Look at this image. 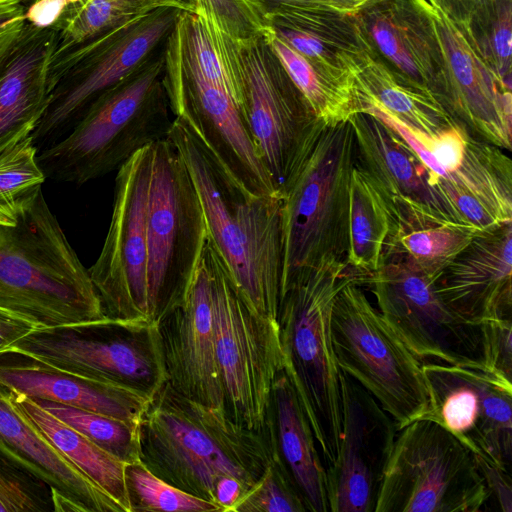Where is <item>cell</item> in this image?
Instances as JSON below:
<instances>
[{"instance_id":"6da1fadb","label":"cell","mask_w":512,"mask_h":512,"mask_svg":"<svg viewBox=\"0 0 512 512\" xmlns=\"http://www.w3.org/2000/svg\"><path fill=\"white\" fill-rule=\"evenodd\" d=\"M138 442L140 461L152 473L215 505L220 478L235 477L249 491L278 455L275 431L241 426L225 411L183 396L168 382L143 412Z\"/></svg>"},{"instance_id":"7a4b0ae2","label":"cell","mask_w":512,"mask_h":512,"mask_svg":"<svg viewBox=\"0 0 512 512\" xmlns=\"http://www.w3.org/2000/svg\"><path fill=\"white\" fill-rule=\"evenodd\" d=\"M197 190L208 238L232 284L256 314L277 320L282 280L283 199L251 196L180 116L168 134Z\"/></svg>"},{"instance_id":"3957f363","label":"cell","mask_w":512,"mask_h":512,"mask_svg":"<svg viewBox=\"0 0 512 512\" xmlns=\"http://www.w3.org/2000/svg\"><path fill=\"white\" fill-rule=\"evenodd\" d=\"M0 308L37 329L107 318L88 269L43 193L13 225H0Z\"/></svg>"},{"instance_id":"277c9868","label":"cell","mask_w":512,"mask_h":512,"mask_svg":"<svg viewBox=\"0 0 512 512\" xmlns=\"http://www.w3.org/2000/svg\"><path fill=\"white\" fill-rule=\"evenodd\" d=\"M355 163L351 122L318 120L281 195V292L324 263L346 261L349 187Z\"/></svg>"},{"instance_id":"5b68a950","label":"cell","mask_w":512,"mask_h":512,"mask_svg":"<svg viewBox=\"0 0 512 512\" xmlns=\"http://www.w3.org/2000/svg\"><path fill=\"white\" fill-rule=\"evenodd\" d=\"M163 73L164 51L104 91L65 138L37 153L46 179L83 185L167 138L173 120Z\"/></svg>"},{"instance_id":"8992f818","label":"cell","mask_w":512,"mask_h":512,"mask_svg":"<svg viewBox=\"0 0 512 512\" xmlns=\"http://www.w3.org/2000/svg\"><path fill=\"white\" fill-rule=\"evenodd\" d=\"M354 276L346 261L322 264L285 287L277 322L284 370L306 412L325 469L338 457L342 396L331 337V313L340 289Z\"/></svg>"},{"instance_id":"52a82bcc","label":"cell","mask_w":512,"mask_h":512,"mask_svg":"<svg viewBox=\"0 0 512 512\" xmlns=\"http://www.w3.org/2000/svg\"><path fill=\"white\" fill-rule=\"evenodd\" d=\"M181 10L155 9L54 59L53 91L31 132L37 153L65 138L104 91L148 61L169 36Z\"/></svg>"},{"instance_id":"ba28073f","label":"cell","mask_w":512,"mask_h":512,"mask_svg":"<svg viewBox=\"0 0 512 512\" xmlns=\"http://www.w3.org/2000/svg\"><path fill=\"white\" fill-rule=\"evenodd\" d=\"M331 337L340 370L358 382L393 419L397 431L429 408L423 362L372 306L354 279L338 292Z\"/></svg>"},{"instance_id":"9c48e42d","label":"cell","mask_w":512,"mask_h":512,"mask_svg":"<svg viewBox=\"0 0 512 512\" xmlns=\"http://www.w3.org/2000/svg\"><path fill=\"white\" fill-rule=\"evenodd\" d=\"M209 250L215 348L226 413L246 428L274 432L272 389L284 369L278 322L246 305L210 240Z\"/></svg>"},{"instance_id":"30bf717a","label":"cell","mask_w":512,"mask_h":512,"mask_svg":"<svg viewBox=\"0 0 512 512\" xmlns=\"http://www.w3.org/2000/svg\"><path fill=\"white\" fill-rule=\"evenodd\" d=\"M6 352L150 398L168 381L156 321L107 317L88 325L35 329Z\"/></svg>"},{"instance_id":"8fae6325","label":"cell","mask_w":512,"mask_h":512,"mask_svg":"<svg viewBox=\"0 0 512 512\" xmlns=\"http://www.w3.org/2000/svg\"><path fill=\"white\" fill-rule=\"evenodd\" d=\"M396 436L374 512H478L490 497L476 455L421 418Z\"/></svg>"},{"instance_id":"7c38bea8","label":"cell","mask_w":512,"mask_h":512,"mask_svg":"<svg viewBox=\"0 0 512 512\" xmlns=\"http://www.w3.org/2000/svg\"><path fill=\"white\" fill-rule=\"evenodd\" d=\"M146 233L149 307L156 321L183 299L208 236L197 190L168 137L152 145Z\"/></svg>"},{"instance_id":"4fadbf2b","label":"cell","mask_w":512,"mask_h":512,"mask_svg":"<svg viewBox=\"0 0 512 512\" xmlns=\"http://www.w3.org/2000/svg\"><path fill=\"white\" fill-rule=\"evenodd\" d=\"M435 281L398 259H382L376 271L354 279L369 288L385 321L422 362L488 371L482 322L452 311Z\"/></svg>"},{"instance_id":"5bb4252c","label":"cell","mask_w":512,"mask_h":512,"mask_svg":"<svg viewBox=\"0 0 512 512\" xmlns=\"http://www.w3.org/2000/svg\"><path fill=\"white\" fill-rule=\"evenodd\" d=\"M239 108L276 193L282 191L319 120L271 50L263 31L237 40Z\"/></svg>"},{"instance_id":"9a60e30c","label":"cell","mask_w":512,"mask_h":512,"mask_svg":"<svg viewBox=\"0 0 512 512\" xmlns=\"http://www.w3.org/2000/svg\"><path fill=\"white\" fill-rule=\"evenodd\" d=\"M152 145L117 170L109 229L97 260L88 269L104 314L112 319L153 321L146 233Z\"/></svg>"},{"instance_id":"2e32d148","label":"cell","mask_w":512,"mask_h":512,"mask_svg":"<svg viewBox=\"0 0 512 512\" xmlns=\"http://www.w3.org/2000/svg\"><path fill=\"white\" fill-rule=\"evenodd\" d=\"M427 18L444 69L441 105L470 138L511 150V86L471 44L459 23L433 0H410Z\"/></svg>"},{"instance_id":"e0dca14e","label":"cell","mask_w":512,"mask_h":512,"mask_svg":"<svg viewBox=\"0 0 512 512\" xmlns=\"http://www.w3.org/2000/svg\"><path fill=\"white\" fill-rule=\"evenodd\" d=\"M423 372L429 408L422 418L437 422L475 455L509 471L512 382L486 370L438 362H423Z\"/></svg>"},{"instance_id":"ac0fdd59","label":"cell","mask_w":512,"mask_h":512,"mask_svg":"<svg viewBox=\"0 0 512 512\" xmlns=\"http://www.w3.org/2000/svg\"><path fill=\"white\" fill-rule=\"evenodd\" d=\"M162 83L174 115L190 125L246 193L277 195L230 93L165 58Z\"/></svg>"},{"instance_id":"d6986e66","label":"cell","mask_w":512,"mask_h":512,"mask_svg":"<svg viewBox=\"0 0 512 512\" xmlns=\"http://www.w3.org/2000/svg\"><path fill=\"white\" fill-rule=\"evenodd\" d=\"M338 457L326 468L330 512H374L396 438L395 422L374 397L341 371Z\"/></svg>"},{"instance_id":"ffe728a7","label":"cell","mask_w":512,"mask_h":512,"mask_svg":"<svg viewBox=\"0 0 512 512\" xmlns=\"http://www.w3.org/2000/svg\"><path fill=\"white\" fill-rule=\"evenodd\" d=\"M156 322L167 382L183 396L226 412L215 348L208 236L183 299Z\"/></svg>"},{"instance_id":"44dd1931","label":"cell","mask_w":512,"mask_h":512,"mask_svg":"<svg viewBox=\"0 0 512 512\" xmlns=\"http://www.w3.org/2000/svg\"><path fill=\"white\" fill-rule=\"evenodd\" d=\"M349 121L357 163L382 194L392 222L429 217L467 223L432 186L427 168L396 132L367 112H359Z\"/></svg>"},{"instance_id":"7402d4cb","label":"cell","mask_w":512,"mask_h":512,"mask_svg":"<svg viewBox=\"0 0 512 512\" xmlns=\"http://www.w3.org/2000/svg\"><path fill=\"white\" fill-rule=\"evenodd\" d=\"M512 222L478 233L435 281L445 304L463 319H512Z\"/></svg>"},{"instance_id":"603a6c76","label":"cell","mask_w":512,"mask_h":512,"mask_svg":"<svg viewBox=\"0 0 512 512\" xmlns=\"http://www.w3.org/2000/svg\"><path fill=\"white\" fill-rule=\"evenodd\" d=\"M0 462L48 485L78 512H125L109 494L66 458L0 384Z\"/></svg>"},{"instance_id":"cb8c5ba5","label":"cell","mask_w":512,"mask_h":512,"mask_svg":"<svg viewBox=\"0 0 512 512\" xmlns=\"http://www.w3.org/2000/svg\"><path fill=\"white\" fill-rule=\"evenodd\" d=\"M357 15L374 54L399 80L440 103L443 62L421 10L410 0H374Z\"/></svg>"},{"instance_id":"d4e9b609","label":"cell","mask_w":512,"mask_h":512,"mask_svg":"<svg viewBox=\"0 0 512 512\" xmlns=\"http://www.w3.org/2000/svg\"><path fill=\"white\" fill-rule=\"evenodd\" d=\"M0 384L34 400L107 415L138 426L150 397L127 388L74 376L19 354H0Z\"/></svg>"},{"instance_id":"484cf974","label":"cell","mask_w":512,"mask_h":512,"mask_svg":"<svg viewBox=\"0 0 512 512\" xmlns=\"http://www.w3.org/2000/svg\"><path fill=\"white\" fill-rule=\"evenodd\" d=\"M57 36L29 24L0 73V154L30 135L48 106Z\"/></svg>"},{"instance_id":"4316f807","label":"cell","mask_w":512,"mask_h":512,"mask_svg":"<svg viewBox=\"0 0 512 512\" xmlns=\"http://www.w3.org/2000/svg\"><path fill=\"white\" fill-rule=\"evenodd\" d=\"M435 187L481 231L512 222V162L497 146L468 136L463 163Z\"/></svg>"},{"instance_id":"83f0119b","label":"cell","mask_w":512,"mask_h":512,"mask_svg":"<svg viewBox=\"0 0 512 512\" xmlns=\"http://www.w3.org/2000/svg\"><path fill=\"white\" fill-rule=\"evenodd\" d=\"M278 455L309 512H330L326 469L298 394L285 370L272 389Z\"/></svg>"},{"instance_id":"f1b7e54d","label":"cell","mask_w":512,"mask_h":512,"mask_svg":"<svg viewBox=\"0 0 512 512\" xmlns=\"http://www.w3.org/2000/svg\"><path fill=\"white\" fill-rule=\"evenodd\" d=\"M480 232L472 224L438 218L393 221L381 260H401L437 280Z\"/></svg>"},{"instance_id":"f546056e","label":"cell","mask_w":512,"mask_h":512,"mask_svg":"<svg viewBox=\"0 0 512 512\" xmlns=\"http://www.w3.org/2000/svg\"><path fill=\"white\" fill-rule=\"evenodd\" d=\"M354 76L358 96L377 104L414 133L432 137L455 126L435 98L399 80L372 49L363 55Z\"/></svg>"},{"instance_id":"4dcf8cb0","label":"cell","mask_w":512,"mask_h":512,"mask_svg":"<svg viewBox=\"0 0 512 512\" xmlns=\"http://www.w3.org/2000/svg\"><path fill=\"white\" fill-rule=\"evenodd\" d=\"M13 397L24 413L66 458L119 503L125 512H131L125 481L127 463L57 419L34 399L15 390Z\"/></svg>"},{"instance_id":"1f68e13d","label":"cell","mask_w":512,"mask_h":512,"mask_svg":"<svg viewBox=\"0 0 512 512\" xmlns=\"http://www.w3.org/2000/svg\"><path fill=\"white\" fill-rule=\"evenodd\" d=\"M391 225L386 201L371 176L356 160L349 187L346 259L354 278L378 269Z\"/></svg>"},{"instance_id":"d6a6232c","label":"cell","mask_w":512,"mask_h":512,"mask_svg":"<svg viewBox=\"0 0 512 512\" xmlns=\"http://www.w3.org/2000/svg\"><path fill=\"white\" fill-rule=\"evenodd\" d=\"M263 35L316 117L327 124L349 121L360 112L355 80L339 78L300 54L268 25Z\"/></svg>"},{"instance_id":"836d02e7","label":"cell","mask_w":512,"mask_h":512,"mask_svg":"<svg viewBox=\"0 0 512 512\" xmlns=\"http://www.w3.org/2000/svg\"><path fill=\"white\" fill-rule=\"evenodd\" d=\"M188 10L194 7L184 0H83L68 10L57 36V59L106 32L161 7Z\"/></svg>"},{"instance_id":"e575fe53","label":"cell","mask_w":512,"mask_h":512,"mask_svg":"<svg viewBox=\"0 0 512 512\" xmlns=\"http://www.w3.org/2000/svg\"><path fill=\"white\" fill-rule=\"evenodd\" d=\"M46 177L31 134L0 154V225H13L33 204Z\"/></svg>"},{"instance_id":"d590c367","label":"cell","mask_w":512,"mask_h":512,"mask_svg":"<svg viewBox=\"0 0 512 512\" xmlns=\"http://www.w3.org/2000/svg\"><path fill=\"white\" fill-rule=\"evenodd\" d=\"M457 22L486 64L511 86L512 0H487Z\"/></svg>"},{"instance_id":"8d00e7d4","label":"cell","mask_w":512,"mask_h":512,"mask_svg":"<svg viewBox=\"0 0 512 512\" xmlns=\"http://www.w3.org/2000/svg\"><path fill=\"white\" fill-rule=\"evenodd\" d=\"M266 25L309 32L339 52L361 58L371 45L356 14L327 10H285L270 15Z\"/></svg>"},{"instance_id":"74e56055","label":"cell","mask_w":512,"mask_h":512,"mask_svg":"<svg viewBox=\"0 0 512 512\" xmlns=\"http://www.w3.org/2000/svg\"><path fill=\"white\" fill-rule=\"evenodd\" d=\"M60 421L125 463L140 460L138 426L125 421L47 400H35Z\"/></svg>"},{"instance_id":"f35d334b","label":"cell","mask_w":512,"mask_h":512,"mask_svg":"<svg viewBox=\"0 0 512 512\" xmlns=\"http://www.w3.org/2000/svg\"><path fill=\"white\" fill-rule=\"evenodd\" d=\"M125 481L131 512H221L156 476L140 460L126 464Z\"/></svg>"},{"instance_id":"ab89813d","label":"cell","mask_w":512,"mask_h":512,"mask_svg":"<svg viewBox=\"0 0 512 512\" xmlns=\"http://www.w3.org/2000/svg\"><path fill=\"white\" fill-rule=\"evenodd\" d=\"M305 502L279 455L243 496L234 512H307Z\"/></svg>"},{"instance_id":"60d3db41","label":"cell","mask_w":512,"mask_h":512,"mask_svg":"<svg viewBox=\"0 0 512 512\" xmlns=\"http://www.w3.org/2000/svg\"><path fill=\"white\" fill-rule=\"evenodd\" d=\"M202 7L229 36L244 40L260 34L266 24L247 0H191Z\"/></svg>"},{"instance_id":"b9f144b4","label":"cell","mask_w":512,"mask_h":512,"mask_svg":"<svg viewBox=\"0 0 512 512\" xmlns=\"http://www.w3.org/2000/svg\"><path fill=\"white\" fill-rule=\"evenodd\" d=\"M512 319L482 322L486 369L510 382L512 377Z\"/></svg>"},{"instance_id":"7bdbcfd3","label":"cell","mask_w":512,"mask_h":512,"mask_svg":"<svg viewBox=\"0 0 512 512\" xmlns=\"http://www.w3.org/2000/svg\"><path fill=\"white\" fill-rule=\"evenodd\" d=\"M264 21L275 13L294 10H327L344 14H356L369 4L365 0H247Z\"/></svg>"},{"instance_id":"ee69618b","label":"cell","mask_w":512,"mask_h":512,"mask_svg":"<svg viewBox=\"0 0 512 512\" xmlns=\"http://www.w3.org/2000/svg\"><path fill=\"white\" fill-rule=\"evenodd\" d=\"M26 9L22 0H0V73L27 31Z\"/></svg>"},{"instance_id":"f6af8a7d","label":"cell","mask_w":512,"mask_h":512,"mask_svg":"<svg viewBox=\"0 0 512 512\" xmlns=\"http://www.w3.org/2000/svg\"><path fill=\"white\" fill-rule=\"evenodd\" d=\"M479 471L489 489L490 496L494 495L503 512L512 510V490L509 471L476 455Z\"/></svg>"},{"instance_id":"bcb514c9","label":"cell","mask_w":512,"mask_h":512,"mask_svg":"<svg viewBox=\"0 0 512 512\" xmlns=\"http://www.w3.org/2000/svg\"><path fill=\"white\" fill-rule=\"evenodd\" d=\"M78 3V0H34L26 9L27 23L39 29L52 28L68 8Z\"/></svg>"},{"instance_id":"7dc6e473","label":"cell","mask_w":512,"mask_h":512,"mask_svg":"<svg viewBox=\"0 0 512 512\" xmlns=\"http://www.w3.org/2000/svg\"><path fill=\"white\" fill-rule=\"evenodd\" d=\"M35 329L27 319L0 308V354Z\"/></svg>"},{"instance_id":"c3c4849f","label":"cell","mask_w":512,"mask_h":512,"mask_svg":"<svg viewBox=\"0 0 512 512\" xmlns=\"http://www.w3.org/2000/svg\"><path fill=\"white\" fill-rule=\"evenodd\" d=\"M245 486L235 477L220 478L215 487V502L221 512H234L236 505L247 493Z\"/></svg>"},{"instance_id":"681fc988","label":"cell","mask_w":512,"mask_h":512,"mask_svg":"<svg viewBox=\"0 0 512 512\" xmlns=\"http://www.w3.org/2000/svg\"><path fill=\"white\" fill-rule=\"evenodd\" d=\"M451 17L460 21L487 0H433Z\"/></svg>"},{"instance_id":"f907efd6","label":"cell","mask_w":512,"mask_h":512,"mask_svg":"<svg viewBox=\"0 0 512 512\" xmlns=\"http://www.w3.org/2000/svg\"><path fill=\"white\" fill-rule=\"evenodd\" d=\"M0 512H6L4 506L0 503Z\"/></svg>"},{"instance_id":"816d5d0a","label":"cell","mask_w":512,"mask_h":512,"mask_svg":"<svg viewBox=\"0 0 512 512\" xmlns=\"http://www.w3.org/2000/svg\"><path fill=\"white\" fill-rule=\"evenodd\" d=\"M365 1H367V2H372V1H374V0H365Z\"/></svg>"},{"instance_id":"f5cc1de1","label":"cell","mask_w":512,"mask_h":512,"mask_svg":"<svg viewBox=\"0 0 512 512\" xmlns=\"http://www.w3.org/2000/svg\"><path fill=\"white\" fill-rule=\"evenodd\" d=\"M80 3L83 1V0H78Z\"/></svg>"}]
</instances>
